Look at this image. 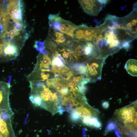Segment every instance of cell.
Segmentation results:
<instances>
[{
	"label": "cell",
	"mask_w": 137,
	"mask_h": 137,
	"mask_svg": "<svg viewBox=\"0 0 137 137\" xmlns=\"http://www.w3.org/2000/svg\"><path fill=\"white\" fill-rule=\"evenodd\" d=\"M1 25L0 24V25Z\"/></svg>",
	"instance_id": "28"
},
{
	"label": "cell",
	"mask_w": 137,
	"mask_h": 137,
	"mask_svg": "<svg viewBox=\"0 0 137 137\" xmlns=\"http://www.w3.org/2000/svg\"><path fill=\"white\" fill-rule=\"evenodd\" d=\"M78 1L85 13L90 15L96 16L98 15L108 1L83 0Z\"/></svg>",
	"instance_id": "7"
},
{
	"label": "cell",
	"mask_w": 137,
	"mask_h": 137,
	"mask_svg": "<svg viewBox=\"0 0 137 137\" xmlns=\"http://www.w3.org/2000/svg\"><path fill=\"white\" fill-rule=\"evenodd\" d=\"M96 29V27H90L83 24L77 26L74 33V38L81 41L91 42Z\"/></svg>",
	"instance_id": "9"
},
{
	"label": "cell",
	"mask_w": 137,
	"mask_h": 137,
	"mask_svg": "<svg viewBox=\"0 0 137 137\" xmlns=\"http://www.w3.org/2000/svg\"><path fill=\"white\" fill-rule=\"evenodd\" d=\"M4 31V30L3 29H0V32L2 33Z\"/></svg>",
	"instance_id": "26"
},
{
	"label": "cell",
	"mask_w": 137,
	"mask_h": 137,
	"mask_svg": "<svg viewBox=\"0 0 137 137\" xmlns=\"http://www.w3.org/2000/svg\"><path fill=\"white\" fill-rule=\"evenodd\" d=\"M59 13L49 14L48 16L50 28L55 30L65 33L74 38V33L77 25L59 16Z\"/></svg>",
	"instance_id": "3"
},
{
	"label": "cell",
	"mask_w": 137,
	"mask_h": 137,
	"mask_svg": "<svg viewBox=\"0 0 137 137\" xmlns=\"http://www.w3.org/2000/svg\"><path fill=\"white\" fill-rule=\"evenodd\" d=\"M116 132L121 137H136L137 101L117 109L114 113Z\"/></svg>",
	"instance_id": "2"
},
{
	"label": "cell",
	"mask_w": 137,
	"mask_h": 137,
	"mask_svg": "<svg viewBox=\"0 0 137 137\" xmlns=\"http://www.w3.org/2000/svg\"><path fill=\"white\" fill-rule=\"evenodd\" d=\"M86 42L74 39L71 48L73 53L76 56L78 63H85L89 58L86 55L85 46Z\"/></svg>",
	"instance_id": "13"
},
{
	"label": "cell",
	"mask_w": 137,
	"mask_h": 137,
	"mask_svg": "<svg viewBox=\"0 0 137 137\" xmlns=\"http://www.w3.org/2000/svg\"><path fill=\"white\" fill-rule=\"evenodd\" d=\"M51 64L52 70L54 73H60L62 68L66 66L64 59L57 51L52 54Z\"/></svg>",
	"instance_id": "14"
},
{
	"label": "cell",
	"mask_w": 137,
	"mask_h": 137,
	"mask_svg": "<svg viewBox=\"0 0 137 137\" xmlns=\"http://www.w3.org/2000/svg\"><path fill=\"white\" fill-rule=\"evenodd\" d=\"M78 113L80 117H97L100 113L97 109L93 108L89 106L87 102L80 104L74 110Z\"/></svg>",
	"instance_id": "12"
},
{
	"label": "cell",
	"mask_w": 137,
	"mask_h": 137,
	"mask_svg": "<svg viewBox=\"0 0 137 137\" xmlns=\"http://www.w3.org/2000/svg\"><path fill=\"white\" fill-rule=\"evenodd\" d=\"M69 90L68 87H64L60 93L61 95L63 97V96L66 95L69 93Z\"/></svg>",
	"instance_id": "24"
},
{
	"label": "cell",
	"mask_w": 137,
	"mask_h": 137,
	"mask_svg": "<svg viewBox=\"0 0 137 137\" xmlns=\"http://www.w3.org/2000/svg\"><path fill=\"white\" fill-rule=\"evenodd\" d=\"M3 45L0 48V62H6L15 60L22 47L15 41L4 39Z\"/></svg>",
	"instance_id": "5"
},
{
	"label": "cell",
	"mask_w": 137,
	"mask_h": 137,
	"mask_svg": "<svg viewBox=\"0 0 137 137\" xmlns=\"http://www.w3.org/2000/svg\"><path fill=\"white\" fill-rule=\"evenodd\" d=\"M133 5V9L128 15L122 17H119L120 23L131 34L137 38V5Z\"/></svg>",
	"instance_id": "6"
},
{
	"label": "cell",
	"mask_w": 137,
	"mask_h": 137,
	"mask_svg": "<svg viewBox=\"0 0 137 137\" xmlns=\"http://www.w3.org/2000/svg\"><path fill=\"white\" fill-rule=\"evenodd\" d=\"M61 53L62 55V57L63 56V57L64 59H67L69 57V58L70 54L66 51V49L65 51L62 52Z\"/></svg>",
	"instance_id": "23"
},
{
	"label": "cell",
	"mask_w": 137,
	"mask_h": 137,
	"mask_svg": "<svg viewBox=\"0 0 137 137\" xmlns=\"http://www.w3.org/2000/svg\"><path fill=\"white\" fill-rule=\"evenodd\" d=\"M10 83L0 81V112H12L9 102Z\"/></svg>",
	"instance_id": "10"
},
{
	"label": "cell",
	"mask_w": 137,
	"mask_h": 137,
	"mask_svg": "<svg viewBox=\"0 0 137 137\" xmlns=\"http://www.w3.org/2000/svg\"><path fill=\"white\" fill-rule=\"evenodd\" d=\"M137 61L133 59H129L125 65V68L127 73L133 76H136Z\"/></svg>",
	"instance_id": "17"
},
{
	"label": "cell",
	"mask_w": 137,
	"mask_h": 137,
	"mask_svg": "<svg viewBox=\"0 0 137 137\" xmlns=\"http://www.w3.org/2000/svg\"><path fill=\"white\" fill-rule=\"evenodd\" d=\"M70 37L68 35L65 36L63 33L56 31L50 28L48 38L59 45L63 44Z\"/></svg>",
	"instance_id": "15"
},
{
	"label": "cell",
	"mask_w": 137,
	"mask_h": 137,
	"mask_svg": "<svg viewBox=\"0 0 137 137\" xmlns=\"http://www.w3.org/2000/svg\"><path fill=\"white\" fill-rule=\"evenodd\" d=\"M105 59L99 56L90 58L85 63L86 77L90 79V82H95L101 80L102 68Z\"/></svg>",
	"instance_id": "4"
},
{
	"label": "cell",
	"mask_w": 137,
	"mask_h": 137,
	"mask_svg": "<svg viewBox=\"0 0 137 137\" xmlns=\"http://www.w3.org/2000/svg\"><path fill=\"white\" fill-rule=\"evenodd\" d=\"M0 137H4L2 134L0 132Z\"/></svg>",
	"instance_id": "27"
},
{
	"label": "cell",
	"mask_w": 137,
	"mask_h": 137,
	"mask_svg": "<svg viewBox=\"0 0 137 137\" xmlns=\"http://www.w3.org/2000/svg\"><path fill=\"white\" fill-rule=\"evenodd\" d=\"M70 117L71 119L74 121H77L80 117L78 114L74 110H72L70 115Z\"/></svg>",
	"instance_id": "22"
},
{
	"label": "cell",
	"mask_w": 137,
	"mask_h": 137,
	"mask_svg": "<svg viewBox=\"0 0 137 137\" xmlns=\"http://www.w3.org/2000/svg\"><path fill=\"white\" fill-rule=\"evenodd\" d=\"M117 25L105 20L103 23L96 26L91 42L102 58L106 59L123 48L118 36Z\"/></svg>",
	"instance_id": "1"
},
{
	"label": "cell",
	"mask_w": 137,
	"mask_h": 137,
	"mask_svg": "<svg viewBox=\"0 0 137 137\" xmlns=\"http://www.w3.org/2000/svg\"><path fill=\"white\" fill-rule=\"evenodd\" d=\"M30 101L35 106H40L42 101V99L38 95L30 94L29 96Z\"/></svg>",
	"instance_id": "19"
},
{
	"label": "cell",
	"mask_w": 137,
	"mask_h": 137,
	"mask_svg": "<svg viewBox=\"0 0 137 137\" xmlns=\"http://www.w3.org/2000/svg\"><path fill=\"white\" fill-rule=\"evenodd\" d=\"M68 64L67 67L74 74L83 75L86 73L85 63L72 62Z\"/></svg>",
	"instance_id": "16"
},
{
	"label": "cell",
	"mask_w": 137,
	"mask_h": 137,
	"mask_svg": "<svg viewBox=\"0 0 137 137\" xmlns=\"http://www.w3.org/2000/svg\"><path fill=\"white\" fill-rule=\"evenodd\" d=\"M7 12L11 18L18 22H23V8L20 0L9 1Z\"/></svg>",
	"instance_id": "11"
},
{
	"label": "cell",
	"mask_w": 137,
	"mask_h": 137,
	"mask_svg": "<svg viewBox=\"0 0 137 137\" xmlns=\"http://www.w3.org/2000/svg\"><path fill=\"white\" fill-rule=\"evenodd\" d=\"M83 122L87 125L96 128H99L101 126V123L96 117L83 118Z\"/></svg>",
	"instance_id": "18"
},
{
	"label": "cell",
	"mask_w": 137,
	"mask_h": 137,
	"mask_svg": "<svg viewBox=\"0 0 137 137\" xmlns=\"http://www.w3.org/2000/svg\"><path fill=\"white\" fill-rule=\"evenodd\" d=\"M70 70L65 73H59V78L66 81L69 80L71 77L73 76L74 74Z\"/></svg>",
	"instance_id": "20"
},
{
	"label": "cell",
	"mask_w": 137,
	"mask_h": 137,
	"mask_svg": "<svg viewBox=\"0 0 137 137\" xmlns=\"http://www.w3.org/2000/svg\"><path fill=\"white\" fill-rule=\"evenodd\" d=\"M13 114V112H0V132L4 137H15L11 120Z\"/></svg>",
	"instance_id": "8"
},
{
	"label": "cell",
	"mask_w": 137,
	"mask_h": 137,
	"mask_svg": "<svg viewBox=\"0 0 137 137\" xmlns=\"http://www.w3.org/2000/svg\"><path fill=\"white\" fill-rule=\"evenodd\" d=\"M3 28V26L2 25H0V29H2Z\"/></svg>",
	"instance_id": "25"
},
{
	"label": "cell",
	"mask_w": 137,
	"mask_h": 137,
	"mask_svg": "<svg viewBox=\"0 0 137 137\" xmlns=\"http://www.w3.org/2000/svg\"><path fill=\"white\" fill-rule=\"evenodd\" d=\"M45 42L36 41L34 45V47L40 53H42L46 47L45 46Z\"/></svg>",
	"instance_id": "21"
}]
</instances>
